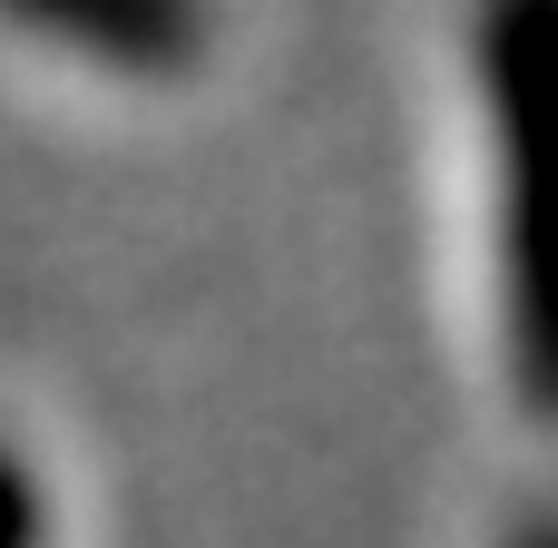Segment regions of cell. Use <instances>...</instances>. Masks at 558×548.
I'll return each instance as SVG.
<instances>
[{
    "label": "cell",
    "mask_w": 558,
    "mask_h": 548,
    "mask_svg": "<svg viewBox=\"0 0 558 548\" xmlns=\"http://www.w3.org/2000/svg\"><path fill=\"white\" fill-rule=\"evenodd\" d=\"M490 98L510 147V265L530 333L558 353V0H490Z\"/></svg>",
    "instance_id": "6da1fadb"
}]
</instances>
